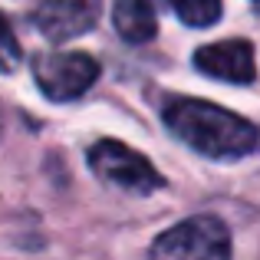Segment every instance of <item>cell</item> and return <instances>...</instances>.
Segmentation results:
<instances>
[{
    "label": "cell",
    "instance_id": "6da1fadb",
    "mask_svg": "<svg viewBox=\"0 0 260 260\" xmlns=\"http://www.w3.org/2000/svg\"><path fill=\"white\" fill-rule=\"evenodd\" d=\"M161 119L175 139L214 161L244 158L260 148V128L254 122L208 99L172 95L161 106Z\"/></svg>",
    "mask_w": 260,
    "mask_h": 260
},
{
    "label": "cell",
    "instance_id": "7a4b0ae2",
    "mask_svg": "<svg viewBox=\"0 0 260 260\" xmlns=\"http://www.w3.org/2000/svg\"><path fill=\"white\" fill-rule=\"evenodd\" d=\"M148 260H234L231 231L214 214H194L155 237Z\"/></svg>",
    "mask_w": 260,
    "mask_h": 260
},
{
    "label": "cell",
    "instance_id": "3957f363",
    "mask_svg": "<svg viewBox=\"0 0 260 260\" xmlns=\"http://www.w3.org/2000/svg\"><path fill=\"white\" fill-rule=\"evenodd\" d=\"M89 168L99 181L132 191V194H155L158 188H165V178L145 155L115 139H102L89 148Z\"/></svg>",
    "mask_w": 260,
    "mask_h": 260
},
{
    "label": "cell",
    "instance_id": "277c9868",
    "mask_svg": "<svg viewBox=\"0 0 260 260\" xmlns=\"http://www.w3.org/2000/svg\"><path fill=\"white\" fill-rule=\"evenodd\" d=\"M33 79H37L40 92L53 102H70L79 99L86 89L99 79V63L95 56L79 50L70 53H43L33 59Z\"/></svg>",
    "mask_w": 260,
    "mask_h": 260
},
{
    "label": "cell",
    "instance_id": "5b68a950",
    "mask_svg": "<svg viewBox=\"0 0 260 260\" xmlns=\"http://www.w3.org/2000/svg\"><path fill=\"white\" fill-rule=\"evenodd\" d=\"M102 13V0H37L33 23L46 40H73L89 33Z\"/></svg>",
    "mask_w": 260,
    "mask_h": 260
},
{
    "label": "cell",
    "instance_id": "8992f818",
    "mask_svg": "<svg viewBox=\"0 0 260 260\" xmlns=\"http://www.w3.org/2000/svg\"><path fill=\"white\" fill-rule=\"evenodd\" d=\"M194 66L204 76L224 79V83H254L257 63H254V46L247 40H221V43L201 46L194 53Z\"/></svg>",
    "mask_w": 260,
    "mask_h": 260
},
{
    "label": "cell",
    "instance_id": "52a82bcc",
    "mask_svg": "<svg viewBox=\"0 0 260 260\" xmlns=\"http://www.w3.org/2000/svg\"><path fill=\"white\" fill-rule=\"evenodd\" d=\"M112 23L125 43H148L158 33V17H155L152 0H115Z\"/></svg>",
    "mask_w": 260,
    "mask_h": 260
},
{
    "label": "cell",
    "instance_id": "ba28073f",
    "mask_svg": "<svg viewBox=\"0 0 260 260\" xmlns=\"http://www.w3.org/2000/svg\"><path fill=\"white\" fill-rule=\"evenodd\" d=\"M168 4L188 26H211L221 20V0H168Z\"/></svg>",
    "mask_w": 260,
    "mask_h": 260
},
{
    "label": "cell",
    "instance_id": "9c48e42d",
    "mask_svg": "<svg viewBox=\"0 0 260 260\" xmlns=\"http://www.w3.org/2000/svg\"><path fill=\"white\" fill-rule=\"evenodd\" d=\"M23 59L20 53V43H17V33H13L10 20L0 13V73H13Z\"/></svg>",
    "mask_w": 260,
    "mask_h": 260
}]
</instances>
